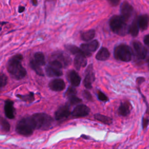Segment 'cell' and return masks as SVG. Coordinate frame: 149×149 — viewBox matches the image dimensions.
Wrapping results in <instances>:
<instances>
[{
    "instance_id": "obj_1",
    "label": "cell",
    "mask_w": 149,
    "mask_h": 149,
    "mask_svg": "<svg viewBox=\"0 0 149 149\" xmlns=\"http://www.w3.org/2000/svg\"><path fill=\"white\" fill-rule=\"evenodd\" d=\"M23 56L20 54H17L12 56L7 63V69L12 77L17 80H20L24 77L27 72L22 65Z\"/></svg>"
},
{
    "instance_id": "obj_2",
    "label": "cell",
    "mask_w": 149,
    "mask_h": 149,
    "mask_svg": "<svg viewBox=\"0 0 149 149\" xmlns=\"http://www.w3.org/2000/svg\"><path fill=\"white\" fill-rule=\"evenodd\" d=\"M109 25L111 30L119 36H124L129 33L126 20L121 15L112 16L109 20Z\"/></svg>"
},
{
    "instance_id": "obj_3",
    "label": "cell",
    "mask_w": 149,
    "mask_h": 149,
    "mask_svg": "<svg viewBox=\"0 0 149 149\" xmlns=\"http://www.w3.org/2000/svg\"><path fill=\"white\" fill-rule=\"evenodd\" d=\"M34 129H36V127L31 116L21 119L17 122L16 126L17 133L26 137L31 136Z\"/></svg>"
},
{
    "instance_id": "obj_4",
    "label": "cell",
    "mask_w": 149,
    "mask_h": 149,
    "mask_svg": "<svg viewBox=\"0 0 149 149\" xmlns=\"http://www.w3.org/2000/svg\"><path fill=\"white\" fill-rule=\"evenodd\" d=\"M36 129L47 130L51 127L54 123L53 119L45 113H36L31 116Z\"/></svg>"
},
{
    "instance_id": "obj_5",
    "label": "cell",
    "mask_w": 149,
    "mask_h": 149,
    "mask_svg": "<svg viewBox=\"0 0 149 149\" xmlns=\"http://www.w3.org/2000/svg\"><path fill=\"white\" fill-rule=\"evenodd\" d=\"M115 58L123 62H129L132 58V52L131 48L125 44L117 45L113 51Z\"/></svg>"
},
{
    "instance_id": "obj_6",
    "label": "cell",
    "mask_w": 149,
    "mask_h": 149,
    "mask_svg": "<svg viewBox=\"0 0 149 149\" xmlns=\"http://www.w3.org/2000/svg\"><path fill=\"white\" fill-rule=\"evenodd\" d=\"M53 59H56L62 63L63 68L68 66L71 63V58L66 53L63 51H56L52 54Z\"/></svg>"
},
{
    "instance_id": "obj_7",
    "label": "cell",
    "mask_w": 149,
    "mask_h": 149,
    "mask_svg": "<svg viewBox=\"0 0 149 149\" xmlns=\"http://www.w3.org/2000/svg\"><path fill=\"white\" fill-rule=\"evenodd\" d=\"M99 46V42L97 40H93L90 42L82 44L80 45V49L83 51L86 56H90L93 52H95Z\"/></svg>"
},
{
    "instance_id": "obj_8",
    "label": "cell",
    "mask_w": 149,
    "mask_h": 149,
    "mask_svg": "<svg viewBox=\"0 0 149 149\" xmlns=\"http://www.w3.org/2000/svg\"><path fill=\"white\" fill-rule=\"evenodd\" d=\"M95 80V75L93 70V65H88L85 72V77L84 79V86L86 88L91 89L92 88V83Z\"/></svg>"
},
{
    "instance_id": "obj_9",
    "label": "cell",
    "mask_w": 149,
    "mask_h": 149,
    "mask_svg": "<svg viewBox=\"0 0 149 149\" xmlns=\"http://www.w3.org/2000/svg\"><path fill=\"white\" fill-rule=\"evenodd\" d=\"M120 15L125 19V20L127 21L132 16L133 8L129 2L127 1H124L120 5Z\"/></svg>"
},
{
    "instance_id": "obj_10",
    "label": "cell",
    "mask_w": 149,
    "mask_h": 149,
    "mask_svg": "<svg viewBox=\"0 0 149 149\" xmlns=\"http://www.w3.org/2000/svg\"><path fill=\"white\" fill-rule=\"evenodd\" d=\"M132 45L135 54L137 58L140 59H144L147 55V49L146 47L138 41H134L132 43Z\"/></svg>"
},
{
    "instance_id": "obj_11",
    "label": "cell",
    "mask_w": 149,
    "mask_h": 149,
    "mask_svg": "<svg viewBox=\"0 0 149 149\" xmlns=\"http://www.w3.org/2000/svg\"><path fill=\"white\" fill-rule=\"evenodd\" d=\"M90 109L87 105L80 104L77 105L72 112V115L74 118L84 117L89 114Z\"/></svg>"
},
{
    "instance_id": "obj_12",
    "label": "cell",
    "mask_w": 149,
    "mask_h": 149,
    "mask_svg": "<svg viewBox=\"0 0 149 149\" xmlns=\"http://www.w3.org/2000/svg\"><path fill=\"white\" fill-rule=\"evenodd\" d=\"M70 114L69 107L65 105L60 107L55 112V118L56 120H60L68 118Z\"/></svg>"
},
{
    "instance_id": "obj_13",
    "label": "cell",
    "mask_w": 149,
    "mask_h": 149,
    "mask_svg": "<svg viewBox=\"0 0 149 149\" xmlns=\"http://www.w3.org/2000/svg\"><path fill=\"white\" fill-rule=\"evenodd\" d=\"M49 88L54 91H61L65 88V83L61 79H55L51 80L48 84Z\"/></svg>"
},
{
    "instance_id": "obj_14",
    "label": "cell",
    "mask_w": 149,
    "mask_h": 149,
    "mask_svg": "<svg viewBox=\"0 0 149 149\" xmlns=\"http://www.w3.org/2000/svg\"><path fill=\"white\" fill-rule=\"evenodd\" d=\"M4 113L6 118L9 119H13L15 118V111L13 107V102L10 100L5 101Z\"/></svg>"
},
{
    "instance_id": "obj_15",
    "label": "cell",
    "mask_w": 149,
    "mask_h": 149,
    "mask_svg": "<svg viewBox=\"0 0 149 149\" xmlns=\"http://www.w3.org/2000/svg\"><path fill=\"white\" fill-rule=\"evenodd\" d=\"M45 72L49 77H58L62 76L63 73L61 69L53 66L49 63L45 68Z\"/></svg>"
},
{
    "instance_id": "obj_16",
    "label": "cell",
    "mask_w": 149,
    "mask_h": 149,
    "mask_svg": "<svg viewBox=\"0 0 149 149\" xmlns=\"http://www.w3.org/2000/svg\"><path fill=\"white\" fill-rule=\"evenodd\" d=\"M84 54H77L74 59V66L77 70L86 66L87 65V59Z\"/></svg>"
},
{
    "instance_id": "obj_17",
    "label": "cell",
    "mask_w": 149,
    "mask_h": 149,
    "mask_svg": "<svg viewBox=\"0 0 149 149\" xmlns=\"http://www.w3.org/2000/svg\"><path fill=\"white\" fill-rule=\"evenodd\" d=\"M132 109V105L129 101L122 102L118 108V113L122 116H126L129 115Z\"/></svg>"
},
{
    "instance_id": "obj_18",
    "label": "cell",
    "mask_w": 149,
    "mask_h": 149,
    "mask_svg": "<svg viewBox=\"0 0 149 149\" xmlns=\"http://www.w3.org/2000/svg\"><path fill=\"white\" fill-rule=\"evenodd\" d=\"M68 76L69 81L73 86L77 87L79 86L81 81V78L75 70H72L69 71L68 73Z\"/></svg>"
},
{
    "instance_id": "obj_19",
    "label": "cell",
    "mask_w": 149,
    "mask_h": 149,
    "mask_svg": "<svg viewBox=\"0 0 149 149\" xmlns=\"http://www.w3.org/2000/svg\"><path fill=\"white\" fill-rule=\"evenodd\" d=\"M138 24L140 29L144 31L148 28L149 24V16L147 14L141 15L137 18Z\"/></svg>"
},
{
    "instance_id": "obj_20",
    "label": "cell",
    "mask_w": 149,
    "mask_h": 149,
    "mask_svg": "<svg viewBox=\"0 0 149 149\" xmlns=\"http://www.w3.org/2000/svg\"><path fill=\"white\" fill-rule=\"evenodd\" d=\"M110 53L108 49L105 47H102L97 52L95 58L98 61H105L109 57Z\"/></svg>"
},
{
    "instance_id": "obj_21",
    "label": "cell",
    "mask_w": 149,
    "mask_h": 149,
    "mask_svg": "<svg viewBox=\"0 0 149 149\" xmlns=\"http://www.w3.org/2000/svg\"><path fill=\"white\" fill-rule=\"evenodd\" d=\"M139 29L137 18L136 17L133 20L131 24L129 26V33L130 34V35L133 37H136L139 34Z\"/></svg>"
},
{
    "instance_id": "obj_22",
    "label": "cell",
    "mask_w": 149,
    "mask_h": 149,
    "mask_svg": "<svg viewBox=\"0 0 149 149\" xmlns=\"http://www.w3.org/2000/svg\"><path fill=\"white\" fill-rule=\"evenodd\" d=\"M94 117L96 120H97L105 125H111L112 123V118H109V116H107L100 114V113L95 114L94 115Z\"/></svg>"
},
{
    "instance_id": "obj_23",
    "label": "cell",
    "mask_w": 149,
    "mask_h": 149,
    "mask_svg": "<svg viewBox=\"0 0 149 149\" xmlns=\"http://www.w3.org/2000/svg\"><path fill=\"white\" fill-rule=\"evenodd\" d=\"M95 36V30L93 29H90L81 33V38L85 41H88L92 40Z\"/></svg>"
},
{
    "instance_id": "obj_24",
    "label": "cell",
    "mask_w": 149,
    "mask_h": 149,
    "mask_svg": "<svg viewBox=\"0 0 149 149\" xmlns=\"http://www.w3.org/2000/svg\"><path fill=\"white\" fill-rule=\"evenodd\" d=\"M65 47L70 53H71L73 55H77V54H84V55L83 51L80 48H79L77 46H76L74 45L68 44V45H65Z\"/></svg>"
},
{
    "instance_id": "obj_25",
    "label": "cell",
    "mask_w": 149,
    "mask_h": 149,
    "mask_svg": "<svg viewBox=\"0 0 149 149\" xmlns=\"http://www.w3.org/2000/svg\"><path fill=\"white\" fill-rule=\"evenodd\" d=\"M30 66L31 68L38 75L44 76V73L42 72V69L41 68V66L38 65L37 63L35 62L34 59H32L30 62Z\"/></svg>"
},
{
    "instance_id": "obj_26",
    "label": "cell",
    "mask_w": 149,
    "mask_h": 149,
    "mask_svg": "<svg viewBox=\"0 0 149 149\" xmlns=\"http://www.w3.org/2000/svg\"><path fill=\"white\" fill-rule=\"evenodd\" d=\"M34 60L36 63H37L40 66L45 65V60L44 54L41 52H37L35 53L34 55Z\"/></svg>"
},
{
    "instance_id": "obj_27",
    "label": "cell",
    "mask_w": 149,
    "mask_h": 149,
    "mask_svg": "<svg viewBox=\"0 0 149 149\" xmlns=\"http://www.w3.org/2000/svg\"><path fill=\"white\" fill-rule=\"evenodd\" d=\"M16 97H18L19 99H20L22 101H25V102H31L34 100V93H32V92L30 93L29 94H26V95L17 94V95H16Z\"/></svg>"
},
{
    "instance_id": "obj_28",
    "label": "cell",
    "mask_w": 149,
    "mask_h": 149,
    "mask_svg": "<svg viewBox=\"0 0 149 149\" xmlns=\"http://www.w3.org/2000/svg\"><path fill=\"white\" fill-rule=\"evenodd\" d=\"M1 125L2 129L6 132H9L10 129V124L5 118L2 117L1 118Z\"/></svg>"
},
{
    "instance_id": "obj_29",
    "label": "cell",
    "mask_w": 149,
    "mask_h": 149,
    "mask_svg": "<svg viewBox=\"0 0 149 149\" xmlns=\"http://www.w3.org/2000/svg\"><path fill=\"white\" fill-rule=\"evenodd\" d=\"M69 102L70 105H74L77 104L80 102H81V100L78 98L76 95H72L68 97Z\"/></svg>"
},
{
    "instance_id": "obj_30",
    "label": "cell",
    "mask_w": 149,
    "mask_h": 149,
    "mask_svg": "<svg viewBox=\"0 0 149 149\" xmlns=\"http://www.w3.org/2000/svg\"><path fill=\"white\" fill-rule=\"evenodd\" d=\"M97 97L100 101H107L108 100V97L102 91L98 90L97 92Z\"/></svg>"
},
{
    "instance_id": "obj_31",
    "label": "cell",
    "mask_w": 149,
    "mask_h": 149,
    "mask_svg": "<svg viewBox=\"0 0 149 149\" xmlns=\"http://www.w3.org/2000/svg\"><path fill=\"white\" fill-rule=\"evenodd\" d=\"M76 90L73 87H69L67 89L66 91L65 92V95L68 97L72 95H76Z\"/></svg>"
},
{
    "instance_id": "obj_32",
    "label": "cell",
    "mask_w": 149,
    "mask_h": 149,
    "mask_svg": "<svg viewBox=\"0 0 149 149\" xmlns=\"http://www.w3.org/2000/svg\"><path fill=\"white\" fill-rule=\"evenodd\" d=\"M7 76L3 73L1 74V88L4 87L7 83Z\"/></svg>"
},
{
    "instance_id": "obj_33",
    "label": "cell",
    "mask_w": 149,
    "mask_h": 149,
    "mask_svg": "<svg viewBox=\"0 0 149 149\" xmlns=\"http://www.w3.org/2000/svg\"><path fill=\"white\" fill-rule=\"evenodd\" d=\"M83 96L88 101H93V98H92V96L91 94H90V93L87 91V90H84L83 91Z\"/></svg>"
},
{
    "instance_id": "obj_34",
    "label": "cell",
    "mask_w": 149,
    "mask_h": 149,
    "mask_svg": "<svg viewBox=\"0 0 149 149\" xmlns=\"http://www.w3.org/2000/svg\"><path fill=\"white\" fill-rule=\"evenodd\" d=\"M112 6H116L119 4L120 0H107Z\"/></svg>"
},
{
    "instance_id": "obj_35",
    "label": "cell",
    "mask_w": 149,
    "mask_h": 149,
    "mask_svg": "<svg viewBox=\"0 0 149 149\" xmlns=\"http://www.w3.org/2000/svg\"><path fill=\"white\" fill-rule=\"evenodd\" d=\"M149 123V119L148 118H143V122H142V126H143V128L144 129H146Z\"/></svg>"
},
{
    "instance_id": "obj_36",
    "label": "cell",
    "mask_w": 149,
    "mask_h": 149,
    "mask_svg": "<svg viewBox=\"0 0 149 149\" xmlns=\"http://www.w3.org/2000/svg\"><path fill=\"white\" fill-rule=\"evenodd\" d=\"M144 42L147 46H149V34L145 36L144 38Z\"/></svg>"
},
{
    "instance_id": "obj_37",
    "label": "cell",
    "mask_w": 149,
    "mask_h": 149,
    "mask_svg": "<svg viewBox=\"0 0 149 149\" xmlns=\"http://www.w3.org/2000/svg\"><path fill=\"white\" fill-rule=\"evenodd\" d=\"M25 10V7L24 6H21L20 5L18 8V12L21 13H23L24 11Z\"/></svg>"
},
{
    "instance_id": "obj_38",
    "label": "cell",
    "mask_w": 149,
    "mask_h": 149,
    "mask_svg": "<svg viewBox=\"0 0 149 149\" xmlns=\"http://www.w3.org/2000/svg\"><path fill=\"white\" fill-rule=\"evenodd\" d=\"M144 81V77H138L137 79V84H141L142 82H143Z\"/></svg>"
},
{
    "instance_id": "obj_39",
    "label": "cell",
    "mask_w": 149,
    "mask_h": 149,
    "mask_svg": "<svg viewBox=\"0 0 149 149\" xmlns=\"http://www.w3.org/2000/svg\"><path fill=\"white\" fill-rule=\"evenodd\" d=\"M31 3L33 6H36L38 5V1L37 0H31Z\"/></svg>"
},
{
    "instance_id": "obj_40",
    "label": "cell",
    "mask_w": 149,
    "mask_h": 149,
    "mask_svg": "<svg viewBox=\"0 0 149 149\" xmlns=\"http://www.w3.org/2000/svg\"><path fill=\"white\" fill-rule=\"evenodd\" d=\"M85 1V0H78V1H79V2H83V1Z\"/></svg>"
},
{
    "instance_id": "obj_41",
    "label": "cell",
    "mask_w": 149,
    "mask_h": 149,
    "mask_svg": "<svg viewBox=\"0 0 149 149\" xmlns=\"http://www.w3.org/2000/svg\"><path fill=\"white\" fill-rule=\"evenodd\" d=\"M148 67H149V59L148 61Z\"/></svg>"
}]
</instances>
